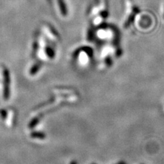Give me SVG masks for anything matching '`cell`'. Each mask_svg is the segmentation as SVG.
<instances>
[{"label": "cell", "instance_id": "1", "mask_svg": "<svg viewBox=\"0 0 164 164\" xmlns=\"http://www.w3.org/2000/svg\"><path fill=\"white\" fill-rule=\"evenodd\" d=\"M41 27H42L43 32H44L43 34H45L49 38V39H51V40L54 41H57L59 40L58 34H57V32L51 25L44 23Z\"/></svg>", "mask_w": 164, "mask_h": 164}, {"label": "cell", "instance_id": "2", "mask_svg": "<svg viewBox=\"0 0 164 164\" xmlns=\"http://www.w3.org/2000/svg\"><path fill=\"white\" fill-rule=\"evenodd\" d=\"M56 6V8L58 10L60 14L63 17L67 15L68 11H67L66 5L64 2V0H51Z\"/></svg>", "mask_w": 164, "mask_h": 164}, {"label": "cell", "instance_id": "3", "mask_svg": "<svg viewBox=\"0 0 164 164\" xmlns=\"http://www.w3.org/2000/svg\"><path fill=\"white\" fill-rule=\"evenodd\" d=\"M124 6H125V13H130L136 8L133 4V0H123Z\"/></svg>", "mask_w": 164, "mask_h": 164}]
</instances>
